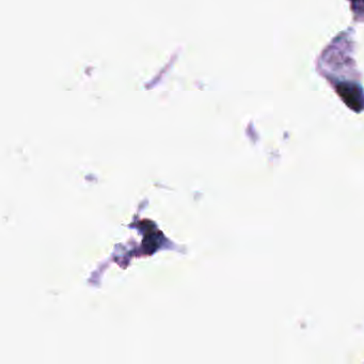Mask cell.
<instances>
[{
	"instance_id": "cell-1",
	"label": "cell",
	"mask_w": 364,
	"mask_h": 364,
	"mask_svg": "<svg viewBox=\"0 0 364 364\" xmlns=\"http://www.w3.org/2000/svg\"><path fill=\"white\" fill-rule=\"evenodd\" d=\"M338 93H340L341 97L345 100L348 105L350 104H361L362 103V93L360 92L359 90H357L355 86L349 84H343L338 86Z\"/></svg>"
}]
</instances>
